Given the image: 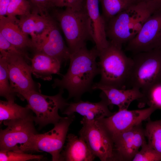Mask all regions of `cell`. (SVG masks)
<instances>
[{"instance_id":"cell-1","label":"cell","mask_w":161,"mask_h":161,"mask_svg":"<svg viewBox=\"0 0 161 161\" xmlns=\"http://www.w3.org/2000/svg\"><path fill=\"white\" fill-rule=\"evenodd\" d=\"M99 52L95 46L90 49L86 46L71 54L69 65L66 73L61 79L56 78L52 86L60 89H66L68 99L80 100L85 92L92 90L93 81L100 74L96 59Z\"/></svg>"},{"instance_id":"cell-2","label":"cell","mask_w":161,"mask_h":161,"mask_svg":"<svg viewBox=\"0 0 161 161\" xmlns=\"http://www.w3.org/2000/svg\"><path fill=\"white\" fill-rule=\"evenodd\" d=\"M153 13L144 3L139 2L113 17L106 22V35L110 42L122 48L138 33Z\"/></svg>"},{"instance_id":"cell-3","label":"cell","mask_w":161,"mask_h":161,"mask_svg":"<svg viewBox=\"0 0 161 161\" xmlns=\"http://www.w3.org/2000/svg\"><path fill=\"white\" fill-rule=\"evenodd\" d=\"M97 62L101 78L100 83L125 89L128 85L133 62L122 49L109 42L99 52Z\"/></svg>"},{"instance_id":"cell-4","label":"cell","mask_w":161,"mask_h":161,"mask_svg":"<svg viewBox=\"0 0 161 161\" xmlns=\"http://www.w3.org/2000/svg\"><path fill=\"white\" fill-rule=\"evenodd\" d=\"M52 16L64 34L71 54L86 46L88 41H93L91 22L85 7L79 11L69 8L55 9Z\"/></svg>"},{"instance_id":"cell-5","label":"cell","mask_w":161,"mask_h":161,"mask_svg":"<svg viewBox=\"0 0 161 161\" xmlns=\"http://www.w3.org/2000/svg\"><path fill=\"white\" fill-rule=\"evenodd\" d=\"M133 54L128 85L142 91L161 81V47Z\"/></svg>"},{"instance_id":"cell-6","label":"cell","mask_w":161,"mask_h":161,"mask_svg":"<svg viewBox=\"0 0 161 161\" xmlns=\"http://www.w3.org/2000/svg\"><path fill=\"white\" fill-rule=\"evenodd\" d=\"M63 92L64 90L60 89L56 95L48 96L35 90L23 95L22 98L27 101V106L35 114L34 120L36 124L41 127L54 125L63 118L59 115L58 110L65 109L69 104L62 96Z\"/></svg>"},{"instance_id":"cell-7","label":"cell","mask_w":161,"mask_h":161,"mask_svg":"<svg viewBox=\"0 0 161 161\" xmlns=\"http://www.w3.org/2000/svg\"><path fill=\"white\" fill-rule=\"evenodd\" d=\"M34 116L4 121L7 126L0 131V150L27 152L34 135L37 133Z\"/></svg>"},{"instance_id":"cell-8","label":"cell","mask_w":161,"mask_h":161,"mask_svg":"<svg viewBox=\"0 0 161 161\" xmlns=\"http://www.w3.org/2000/svg\"><path fill=\"white\" fill-rule=\"evenodd\" d=\"M79 137L86 143L96 157L101 161H117L113 138L98 120H91L83 117Z\"/></svg>"},{"instance_id":"cell-9","label":"cell","mask_w":161,"mask_h":161,"mask_svg":"<svg viewBox=\"0 0 161 161\" xmlns=\"http://www.w3.org/2000/svg\"><path fill=\"white\" fill-rule=\"evenodd\" d=\"M75 117L74 114L63 117L54 125V128L50 131L44 134H35L28 151L45 152L51 155L52 161H61V154L69 127Z\"/></svg>"},{"instance_id":"cell-10","label":"cell","mask_w":161,"mask_h":161,"mask_svg":"<svg viewBox=\"0 0 161 161\" xmlns=\"http://www.w3.org/2000/svg\"><path fill=\"white\" fill-rule=\"evenodd\" d=\"M6 60L11 88L22 98L26 93L36 90L32 74L31 67L26 61V54L15 52L0 54Z\"/></svg>"},{"instance_id":"cell-11","label":"cell","mask_w":161,"mask_h":161,"mask_svg":"<svg viewBox=\"0 0 161 161\" xmlns=\"http://www.w3.org/2000/svg\"><path fill=\"white\" fill-rule=\"evenodd\" d=\"M161 47V8L147 18L138 33L127 43L125 49L133 54Z\"/></svg>"},{"instance_id":"cell-12","label":"cell","mask_w":161,"mask_h":161,"mask_svg":"<svg viewBox=\"0 0 161 161\" xmlns=\"http://www.w3.org/2000/svg\"><path fill=\"white\" fill-rule=\"evenodd\" d=\"M156 110L154 108L140 109L118 111L111 116L98 120L112 137L133 126L150 119Z\"/></svg>"},{"instance_id":"cell-13","label":"cell","mask_w":161,"mask_h":161,"mask_svg":"<svg viewBox=\"0 0 161 161\" xmlns=\"http://www.w3.org/2000/svg\"><path fill=\"white\" fill-rule=\"evenodd\" d=\"M117 161H131L146 142L142 123L112 137Z\"/></svg>"},{"instance_id":"cell-14","label":"cell","mask_w":161,"mask_h":161,"mask_svg":"<svg viewBox=\"0 0 161 161\" xmlns=\"http://www.w3.org/2000/svg\"><path fill=\"white\" fill-rule=\"evenodd\" d=\"M93 90L101 91L100 96L104 100L109 106L116 105L118 110L128 109L133 101H139L142 98L143 94L141 90L137 88L123 89L102 84L99 82L94 83Z\"/></svg>"},{"instance_id":"cell-15","label":"cell","mask_w":161,"mask_h":161,"mask_svg":"<svg viewBox=\"0 0 161 161\" xmlns=\"http://www.w3.org/2000/svg\"><path fill=\"white\" fill-rule=\"evenodd\" d=\"M59 26L55 20L34 50L35 52H41L55 58L62 63L69 60L71 53L65 43Z\"/></svg>"},{"instance_id":"cell-16","label":"cell","mask_w":161,"mask_h":161,"mask_svg":"<svg viewBox=\"0 0 161 161\" xmlns=\"http://www.w3.org/2000/svg\"><path fill=\"white\" fill-rule=\"evenodd\" d=\"M55 21L50 15L42 16L31 13L20 16L18 24L23 32L31 35L34 49L40 43Z\"/></svg>"},{"instance_id":"cell-17","label":"cell","mask_w":161,"mask_h":161,"mask_svg":"<svg viewBox=\"0 0 161 161\" xmlns=\"http://www.w3.org/2000/svg\"><path fill=\"white\" fill-rule=\"evenodd\" d=\"M99 0H85L84 7L91 22L93 41L99 52L109 44L106 33V22L99 10Z\"/></svg>"},{"instance_id":"cell-18","label":"cell","mask_w":161,"mask_h":161,"mask_svg":"<svg viewBox=\"0 0 161 161\" xmlns=\"http://www.w3.org/2000/svg\"><path fill=\"white\" fill-rule=\"evenodd\" d=\"M77 113L87 120H97L109 117L114 112H111L109 106L103 100L98 102H92L80 100L75 102L69 103L63 114L67 116Z\"/></svg>"},{"instance_id":"cell-19","label":"cell","mask_w":161,"mask_h":161,"mask_svg":"<svg viewBox=\"0 0 161 161\" xmlns=\"http://www.w3.org/2000/svg\"><path fill=\"white\" fill-rule=\"evenodd\" d=\"M67 143L61 154V161H92L96 157L86 142L72 134L67 135Z\"/></svg>"},{"instance_id":"cell-20","label":"cell","mask_w":161,"mask_h":161,"mask_svg":"<svg viewBox=\"0 0 161 161\" xmlns=\"http://www.w3.org/2000/svg\"><path fill=\"white\" fill-rule=\"evenodd\" d=\"M0 33L19 50L25 52L27 48L33 49L31 39L24 33L18 22L6 16L0 17Z\"/></svg>"},{"instance_id":"cell-21","label":"cell","mask_w":161,"mask_h":161,"mask_svg":"<svg viewBox=\"0 0 161 161\" xmlns=\"http://www.w3.org/2000/svg\"><path fill=\"white\" fill-rule=\"evenodd\" d=\"M32 73L37 78L49 80L53 74H59L62 62L58 59L36 52L30 59Z\"/></svg>"},{"instance_id":"cell-22","label":"cell","mask_w":161,"mask_h":161,"mask_svg":"<svg viewBox=\"0 0 161 161\" xmlns=\"http://www.w3.org/2000/svg\"><path fill=\"white\" fill-rule=\"evenodd\" d=\"M32 111L27 106L23 107L14 101H0V122L4 121L23 118L32 115Z\"/></svg>"},{"instance_id":"cell-23","label":"cell","mask_w":161,"mask_h":161,"mask_svg":"<svg viewBox=\"0 0 161 161\" xmlns=\"http://www.w3.org/2000/svg\"><path fill=\"white\" fill-rule=\"evenodd\" d=\"M106 22L118 14L137 3L136 0H99Z\"/></svg>"},{"instance_id":"cell-24","label":"cell","mask_w":161,"mask_h":161,"mask_svg":"<svg viewBox=\"0 0 161 161\" xmlns=\"http://www.w3.org/2000/svg\"><path fill=\"white\" fill-rule=\"evenodd\" d=\"M141 92L143 96L138 101L139 108L143 107L147 105L156 110H161V81L151 85Z\"/></svg>"},{"instance_id":"cell-25","label":"cell","mask_w":161,"mask_h":161,"mask_svg":"<svg viewBox=\"0 0 161 161\" xmlns=\"http://www.w3.org/2000/svg\"><path fill=\"white\" fill-rule=\"evenodd\" d=\"M148 121L145 128L147 143L161 155V120Z\"/></svg>"},{"instance_id":"cell-26","label":"cell","mask_w":161,"mask_h":161,"mask_svg":"<svg viewBox=\"0 0 161 161\" xmlns=\"http://www.w3.org/2000/svg\"><path fill=\"white\" fill-rule=\"evenodd\" d=\"M16 94L10 84L6 61L5 58L0 55V95L7 100L14 101Z\"/></svg>"},{"instance_id":"cell-27","label":"cell","mask_w":161,"mask_h":161,"mask_svg":"<svg viewBox=\"0 0 161 161\" xmlns=\"http://www.w3.org/2000/svg\"><path fill=\"white\" fill-rule=\"evenodd\" d=\"M31 6L28 0H10L6 16L18 22L17 16H20L31 13Z\"/></svg>"},{"instance_id":"cell-28","label":"cell","mask_w":161,"mask_h":161,"mask_svg":"<svg viewBox=\"0 0 161 161\" xmlns=\"http://www.w3.org/2000/svg\"><path fill=\"white\" fill-rule=\"evenodd\" d=\"M41 155L28 154L26 152L13 151H0V161H26L32 160H40Z\"/></svg>"},{"instance_id":"cell-29","label":"cell","mask_w":161,"mask_h":161,"mask_svg":"<svg viewBox=\"0 0 161 161\" xmlns=\"http://www.w3.org/2000/svg\"><path fill=\"white\" fill-rule=\"evenodd\" d=\"M135 155L132 161H160L161 155L147 142L143 144Z\"/></svg>"},{"instance_id":"cell-30","label":"cell","mask_w":161,"mask_h":161,"mask_svg":"<svg viewBox=\"0 0 161 161\" xmlns=\"http://www.w3.org/2000/svg\"><path fill=\"white\" fill-rule=\"evenodd\" d=\"M31 6V13L42 16L49 15V12L55 7V0H29Z\"/></svg>"},{"instance_id":"cell-31","label":"cell","mask_w":161,"mask_h":161,"mask_svg":"<svg viewBox=\"0 0 161 161\" xmlns=\"http://www.w3.org/2000/svg\"><path fill=\"white\" fill-rule=\"evenodd\" d=\"M84 4V0H55V7H65L76 11L83 10Z\"/></svg>"},{"instance_id":"cell-32","label":"cell","mask_w":161,"mask_h":161,"mask_svg":"<svg viewBox=\"0 0 161 161\" xmlns=\"http://www.w3.org/2000/svg\"><path fill=\"white\" fill-rule=\"evenodd\" d=\"M0 54L7 52H15L26 54L17 49L0 33Z\"/></svg>"},{"instance_id":"cell-33","label":"cell","mask_w":161,"mask_h":161,"mask_svg":"<svg viewBox=\"0 0 161 161\" xmlns=\"http://www.w3.org/2000/svg\"><path fill=\"white\" fill-rule=\"evenodd\" d=\"M137 3H144L153 12L161 8V0H136Z\"/></svg>"},{"instance_id":"cell-34","label":"cell","mask_w":161,"mask_h":161,"mask_svg":"<svg viewBox=\"0 0 161 161\" xmlns=\"http://www.w3.org/2000/svg\"><path fill=\"white\" fill-rule=\"evenodd\" d=\"M10 0H0V17L6 16Z\"/></svg>"}]
</instances>
